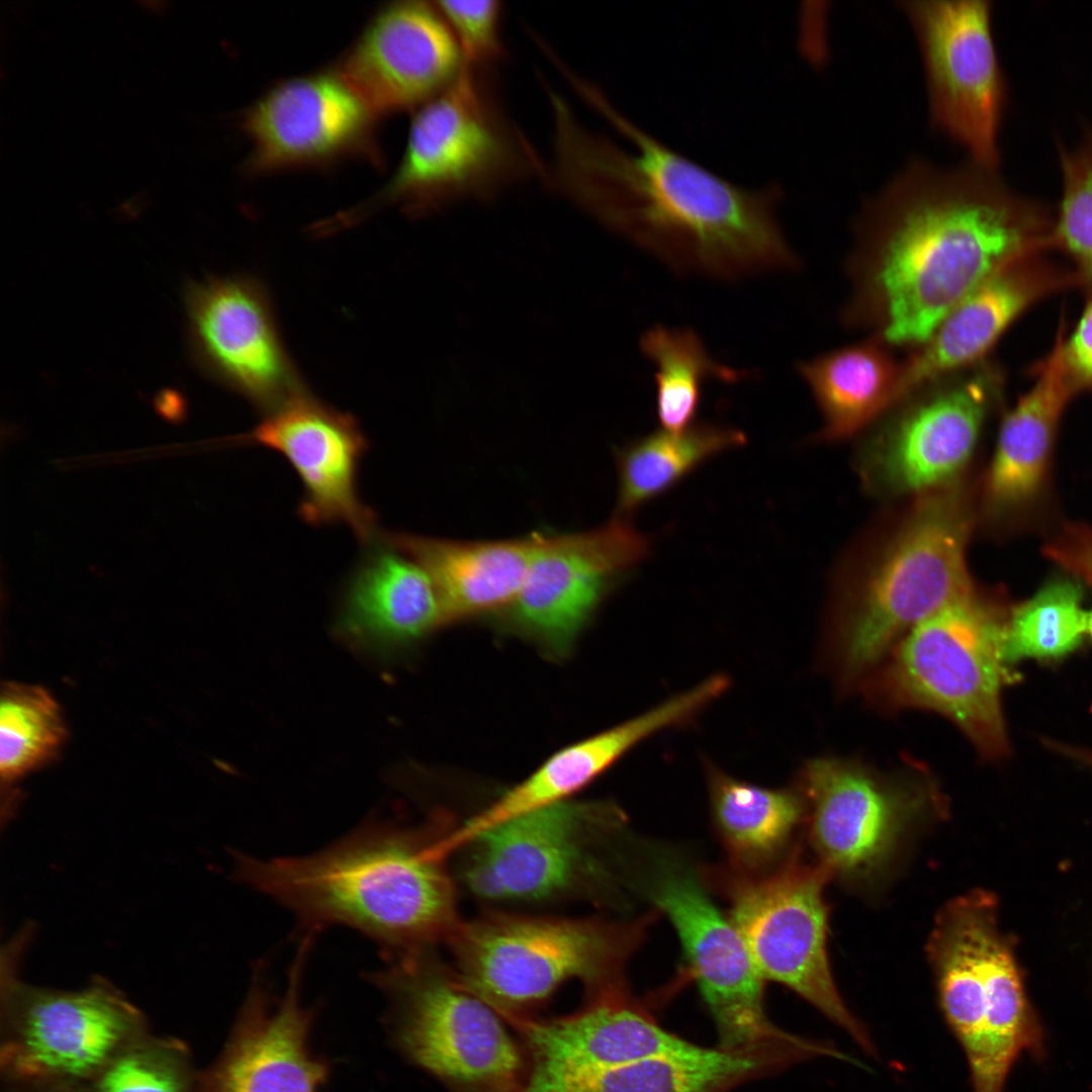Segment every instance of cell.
<instances>
[{
	"mask_svg": "<svg viewBox=\"0 0 1092 1092\" xmlns=\"http://www.w3.org/2000/svg\"><path fill=\"white\" fill-rule=\"evenodd\" d=\"M434 3L458 44L463 66L494 72L506 57L502 3L494 0Z\"/></svg>",
	"mask_w": 1092,
	"mask_h": 1092,
	"instance_id": "38",
	"label": "cell"
},
{
	"mask_svg": "<svg viewBox=\"0 0 1092 1092\" xmlns=\"http://www.w3.org/2000/svg\"><path fill=\"white\" fill-rule=\"evenodd\" d=\"M622 812L603 803L566 801L481 833L467 849L463 877L477 896L535 901L609 884L597 844L623 825ZM460 850V851H461Z\"/></svg>",
	"mask_w": 1092,
	"mask_h": 1092,
	"instance_id": "11",
	"label": "cell"
},
{
	"mask_svg": "<svg viewBox=\"0 0 1092 1092\" xmlns=\"http://www.w3.org/2000/svg\"><path fill=\"white\" fill-rule=\"evenodd\" d=\"M916 34L931 120L994 171L1005 84L991 30L990 2H901Z\"/></svg>",
	"mask_w": 1092,
	"mask_h": 1092,
	"instance_id": "13",
	"label": "cell"
},
{
	"mask_svg": "<svg viewBox=\"0 0 1092 1092\" xmlns=\"http://www.w3.org/2000/svg\"><path fill=\"white\" fill-rule=\"evenodd\" d=\"M651 546L649 536L617 517L588 531L540 532L524 583L500 613L516 631L563 655Z\"/></svg>",
	"mask_w": 1092,
	"mask_h": 1092,
	"instance_id": "15",
	"label": "cell"
},
{
	"mask_svg": "<svg viewBox=\"0 0 1092 1092\" xmlns=\"http://www.w3.org/2000/svg\"><path fill=\"white\" fill-rule=\"evenodd\" d=\"M1064 325L1051 352L1033 368L1034 381L1002 421L986 481L993 507L1026 500L1039 487L1060 419L1079 391L1064 356Z\"/></svg>",
	"mask_w": 1092,
	"mask_h": 1092,
	"instance_id": "29",
	"label": "cell"
},
{
	"mask_svg": "<svg viewBox=\"0 0 1092 1092\" xmlns=\"http://www.w3.org/2000/svg\"><path fill=\"white\" fill-rule=\"evenodd\" d=\"M1006 615L974 590L953 600L909 630L868 674V697L888 709L941 714L984 758L1005 757L1001 692L1015 679L1002 657Z\"/></svg>",
	"mask_w": 1092,
	"mask_h": 1092,
	"instance_id": "6",
	"label": "cell"
},
{
	"mask_svg": "<svg viewBox=\"0 0 1092 1092\" xmlns=\"http://www.w3.org/2000/svg\"><path fill=\"white\" fill-rule=\"evenodd\" d=\"M374 111L336 71L283 81L246 112L253 171L323 164L369 146Z\"/></svg>",
	"mask_w": 1092,
	"mask_h": 1092,
	"instance_id": "21",
	"label": "cell"
},
{
	"mask_svg": "<svg viewBox=\"0 0 1092 1092\" xmlns=\"http://www.w3.org/2000/svg\"><path fill=\"white\" fill-rule=\"evenodd\" d=\"M829 875L798 856L769 873L736 872L725 878L729 919L764 981L790 988L874 1055L870 1032L845 1005L829 967L823 899Z\"/></svg>",
	"mask_w": 1092,
	"mask_h": 1092,
	"instance_id": "10",
	"label": "cell"
},
{
	"mask_svg": "<svg viewBox=\"0 0 1092 1092\" xmlns=\"http://www.w3.org/2000/svg\"><path fill=\"white\" fill-rule=\"evenodd\" d=\"M197 1077L183 1042L148 1033L112 1061L91 1092H195Z\"/></svg>",
	"mask_w": 1092,
	"mask_h": 1092,
	"instance_id": "36",
	"label": "cell"
},
{
	"mask_svg": "<svg viewBox=\"0 0 1092 1092\" xmlns=\"http://www.w3.org/2000/svg\"><path fill=\"white\" fill-rule=\"evenodd\" d=\"M1050 749L1092 768V749L1044 739Z\"/></svg>",
	"mask_w": 1092,
	"mask_h": 1092,
	"instance_id": "41",
	"label": "cell"
},
{
	"mask_svg": "<svg viewBox=\"0 0 1092 1092\" xmlns=\"http://www.w3.org/2000/svg\"><path fill=\"white\" fill-rule=\"evenodd\" d=\"M877 336L798 365L818 403L826 438L847 437L897 403L901 363Z\"/></svg>",
	"mask_w": 1092,
	"mask_h": 1092,
	"instance_id": "30",
	"label": "cell"
},
{
	"mask_svg": "<svg viewBox=\"0 0 1092 1092\" xmlns=\"http://www.w3.org/2000/svg\"><path fill=\"white\" fill-rule=\"evenodd\" d=\"M493 73L462 66L441 94L415 112L389 181L334 219L335 226L382 205L421 214L463 199L494 197L529 178L541 181L544 157L506 111Z\"/></svg>",
	"mask_w": 1092,
	"mask_h": 1092,
	"instance_id": "4",
	"label": "cell"
},
{
	"mask_svg": "<svg viewBox=\"0 0 1092 1092\" xmlns=\"http://www.w3.org/2000/svg\"><path fill=\"white\" fill-rule=\"evenodd\" d=\"M1037 252L1003 268L949 310L901 363L897 401L923 385L987 361L995 344L1028 307L1075 281L1073 274L1038 259Z\"/></svg>",
	"mask_w": 1092,
	"mask_h": 1092,
	"instance_id": "23",
	"label": "cell"
},
{
	"mask_svg": "<svg viewBox=\"0 0 1092 1092\" xmlns=\"http://www.w3.org/2000/svg\"><path fill=\"white\" fill-rule=\"evenodd\" d=\"M1086 630L1092 636V613L1087 616V628Z\"/></svg>",
	"mask_w": 1092,
	"mask_h": 1092,
	"instance_id": "42",
	"label": "cell"
},
{
	"mask_svg": "<svg viewBox=\"0 0 1092 1092\" xmlns=\"http://www.w3.org/2000/svg\"><path fill=\"white\" fill-rule=\"evenodd\" d=\"M1062 166L1064 192L1050 246L1072 260L1077 281L1092 286V136L1075 153H1063Z\"/></svg>",
	"mask_w": 1092,
	"mask_h": 1092,
	"instance_id": "37",
	"label": "cell"
},
{
	"mask_svg": "<svg viewBox=\"0 0 1092 1092\" xmlns=\"http://www.w3.org/2000/svg\"><path fill=\"white\" fill-rule=\"evenodd\" d=\"M713 821L735 872L765 871L787 845L803 817L798 795L710 770Z\"/></svg>",
	"mask_w": 1092,
	"mask_h": 1092,
	"instance_id": "32",
	"label": "cell"
},
{
	"mask_svg": "<svg viewBox=\"0 0 1092 1092\" xmlns=\"http://www.w3.org/2000/svg\"><path fill=\"white\" fill-rule=\"evenodd\" d=\"M527 1061L526 1082H560L676 1052L694 1042L666 1030L629 991L587 998L578 1011L512 1023Z\"/></svg>",
	"mask_w": 1092,
	"mask_h": 1092,
	"instance_id": "22",
	"label": "cell"
},
{
	"mask_svg": "<svg viewBox=\"0 0 1092 1092\" xmlns=\"http://www.w3.org/2000/svg\"><path fill=\"white\" fill-rule=\"evenodd\" d=\"M798 1063L796 1050L770 1042L745 1050L691 1046L523 1092H731Z\"/></svg>",
	"mask_w": 1092,
	"mask_h": 1092,
	"instance_id": "27",
	"label": "cell"
},
{
	"mask_svg": "<svg viewBox=\"0 0 1092 1092\" xmlns=\"http://www.w3.org/2000/svg\"><path fill=\"white\" fill-rule=\"evenodd\" d=\"M735 428L700 423L680 432H652L615 449L618 491L614 516L629 519L711 458L746 444Z\"/></svg>",
	"mask_w": 1092,
	"mask_h": 1092,
	"instance_id": "31",
	"label": "cell"
},
{
	"mask_svg": "<svg viewBox=\"0 0 1092 1092\" xmlns=\"http://www.w3.org/2000/svg\"><path fill=\"white\" fill-rule=\"evenodd\" d=\"M1043 553L1070 572L1092 584V528L1084 524L1064 527Z\"/></svg>",
	"mask_w": 1092,
	"mask_h": 1092,
	"instance_id": "39",
	"label": "cell"
},
{
	"mask_svg": "<svg viewBox=\"0 0 1092 1092\" xmlns=\"http://www.w3.org/2000/svg\"><path fill=\"white\" fill-rule=\"evenodd\" d=\"M567 81L631 149L587 127L550 89L545 186L679 273L732 279L798 264L777 218L776 189L722 178L637 125L597 84L575 72Z\"/></svg>",
	"mask_w": 1092,
	"mask_h": 1092,
	"instance_id": "1",
	"label": "cell"
},
{
	"mask_svg": "<svg viewBox=\"0 0 1092 1092\" xmlns=\"http://www.w3.org/2000/svg\"><path fill=\"white\" fill-rule=\"evenodd\" d=\"M60 705L44 688L4 682L0 698V776L12 786L54 760L67 739Z\"/></svg>",
	"mask_w": 1092,
	"mask_h": 1092,
	"instance_id": "34",
	"label": "cell"
},
{
	"mask_svg": "<svg viewBox=\"0 0 1092 1092\" xmlns=\"http://www.w3.org/2000/svg\"><path fill=\"white\" fill-rule=\"evenodd\" d=\"M1052 226L994 171L912 163L874 199L858 228L848 317L889 346L919 347L979 285L1049 246Z\"/></svg>",
	"mask_w": 1092,
	"mask_h": 1092,
	"instance_id": "2",
	"label": "cell"
},
{
	"mask_svg": "<svg viewBox=\"0 0 1092 1092\" xmlns=\"http://www.w3.org/2000/svg\"><path fill=\"white\" fill-rule=\"evenodd\" d=\"M996 910L995 898L984 891L953 899L939 912L927 945L939 1006L970 1073L979 1066L984 1046V956Z\"/></svg>",
	"mask_w": 1092,
	"mask_h": 1092,
	"instance_id": "28",
	"label": "cell"
},
{
	"mask_svg": "<svg viewBox=\"0 0 1092 1092\" xmlns=\"http://www.w3.org/2000/svg\"><path fill=\"white\" fill-rule=\"evenodd\" d=\"M186 304L195 356L219 382L265 414L302 387L256 280L240 275L195 283Z\"/></svg>",
	"mask_w": 1092,
	"mask_h": 1092,
	"instance_id": "19",
	"label": "cell"
},
{
	"mask_svg": "<svg viewBox=\"0 0 1092 1092\" xmlns=\"http://www.w3.org/2000/svg\"><path fill=\"white\" fill-rule=\"evenodd\" d=\"M380 537L430 574L451 621L504 611L524 583L540 532L474 541L405 531H381Z\"/></svg>",
	"mask_w": 1092,
	"mask_h": 1092,
	"instance_id": "26",
	"label": "cell"
},
{
	"mask_svg": "<svg viewBox=\"0 0 1092 1092\" xmlns=\"http://www.w3.org/2000/svg\"><path fill=\"white\" fill-rule=\"evenodd\" d=\"M368 544L344 584L338 627L377 651L410 644L448 622L440 592L415 559L381 539Z\"/></svg>",
	"mask_w": 1092,
	"mask_h": 1092,
	"instance_id": "25",
	"label": "cell"
},
{
	"mask_svg": "<svg viewBox=\"0 0 1092 1092\" xmlns=\"http://www.w3.org/2000/svg\"><path fill=\"white\" fill-rule=\"evenodd\" d=\"M1003 373L985 361L914 390L874 453L876 476L896 493L949 486L969 462Z\"/></svg>",
	"mask_w": 1092,
	"mask_h": 1092,
	"instance_id": "18",
	"label": "cell"
},
{
	"mask_svg": "<svg viewBox=\"0 0 1092 1092\" xmlns=\"http://www.w3.org/2000/svg\"><path fill=\"white\" fill-rule=\"evenodd\" d=\"M462 66L435 3L405 1L371 20L337 72L381 115L417 111L441 94Z\"/></svg>",
	"mask_w": 1092,
	"mask_h": 1092,
	"instance_id": "20",
	"label": "cell"
},
{
	"mask_svg": "<svg viewBox=\"0 0 1092 1092\" xmlns=\"http://www.w3.org/2000/svg\"><path fill=\"white\" fill-rule=\"evenodd\" d=\"M645 882L648 898L673 925L689 971L713 1018L718 1045L745 1050L789 1032L764 1009V979L739 932L724 916L698 876L678 858L655 856Z\"/></svg>",
	"mask_w": 1092,
	"mask_h": 1092,
	"instance_id": "12",
	"label": "cell"
},
{
	"mask_svg": "<svg viewBox=\"0 0 1092 1092\" xmlns=\"http://www.w3.org/2000/svg\"><path fill=\"white\" fill-rule=\"evenodd\" d=\"M641 923L492 913L459 923L449 940L462 985L507 1022L532 1017L564 983L587 998L629 991L625 965Z\"/></svg>",
	"mask_w": 1092,
	"mask_h": 1092,
	"instance_id": "5",
	"label": "cell"
},
{
	"mask_svg": "<svg viewBox=\"0 0 1092 1092\" xmlns=\"http://www.w3.org/2000/svg\"><path fill=\"white\" fill-rule=\"evenodd\" d=\"M640 349L656 365V414L666 431L680 432L693 426L706 380L736 382L745 376L716 362L690 329L654 326L641 337Z\"/></svg>",
	"mask_w": 1092,
	"mask_h": 1092,
	"instance_id": "33",
	"label": "cell"
},
{
	"mask_svg": "<svg viewBox=\"0 0 1092 1092\" xmlns=\"http://www.w3.org/2000/svg\"><path fill=\"white\" fill-rule=\"evenodd\" d=\"M422 830L370 822L313 853L259 859L234 852L237 878L288 908L314 933L354 928L389 958L449 938L457 919L445 860Z\"/></svg>",
	"mask_w": 1092,
	"mask_h": 1092,
	"instance_id": "3",
	"label": "cell"
},
{
	"mask_svg": "<svg viewBox=\"0 0 1092 1092\" xmlns=\"http://www.w3.org/2000/svg\"><path fill=\"white\" fill-rule=\"evenodd\" d=\"M1064 356L1078 389L1092 392V297L1070 336H1064Z\"/></svg>",
	"mask_w": 1092,
	"mask_h": 1092,
	"instance_id": "40",
	"label": "cell"
},
{
	"mask_svg": "<svg viewBox=\"0 0 1092 1092\" xmlns=\"http://www.w3.org/2000/svg\"><path fill=\"white\" fill-rule=\"evenodd\" d=\"M699 710L697 695L685 692L629 721L559 750L531 776L462 825L437 836L433 842L434 853L446 859L492 827L569 801L573 793L590 783L638 742L690 719Z\"/></svg>",
	"mask_w": 1092,
	"mask_h": 1092,
	"instance_id": "24",
	"label": "cell"
},
{
	"mask_svg": "<svg viewBox=\"0 0 1092 1092\" xmlns=\"http://www.w3.org/2000/svg\"><path fill=\"white\" fill-rule=\"evenodd\" d=\"M1082 589L1070 580L1046 584L1007 613L1002 657L1010 667L1023 658L1057 659L1075 650L1087 628Z\"/></svg>",
	"mask_w": 1092,
	"mask_h": 1092,
	"instance_id": "35",
	"label": "cell"
},
{
	"mask_svg": "<svg viewBox=\"0 0 1092 1092\" xmlns=\"http://www.w3.org/2000/svg\"><path fill=\"white\" fill-rule=\"evenodd\" d=\"M367 974L385 996L389 1040L451 1092H523L527 1061L504 1018L426 950Z\"/></svg>",
	"mask_w": 1092,
	"mask_h": 1092,
	"instance_id": "8",
	"label": "cell"
},
{
	"mask_svg": "<svg viewBox=\"0 0 1092 1092\" xmlns=\"http://www.w3.org/2000/svg\"><path fill=\"white\" fill-rule=\"evenodd\" d=\"M971 527L959 490L924 494L834 628L841 681L863 679L915 625L973 590L966 563Z\"/></svg>",
	"mask_w": 1092,
	"mask_h": 1092,
	"instance_id": "7",
	"label": "cell"
},
{
	"mask_svg": "<svg viewBox=\"0 0 1092 1092\" xmlns=\"http://www.w3.org/2000/svg\"><path fill=\"white\" fill-rule=\"evenodd\" d=\"M229 442L262 446L284 457L302 485L297 513L306 524L345 525L365 546L377 539V516L361 498L358 484L369 444L351 414L302 386Z\"/></svg>",
	"mask_w": 1092,
	"mask_h": 1092,
	"instance_id": "16",
	"label": "cell"
},
{
	"mask_svg": "<svg viewBox=\"0 0 1092 1092\" xmlns=\"http://www.w3.org/2000/svg\"><path fill=\"white\" fill-rule=\"evenodd\" d=\"M3 953L0 1073L3 1092H91L130 1044L148 1034L142 1012L96 978L79 991L27 985Z\"/></svg>",
	"mask_w": 1092,
	"mask_h": 1092,
	"instance_id": "9",
	"label": "cell"
},
{
	"mask_svg": "<svg viewBox=\"0 0 1092 1092\" xmlns=\"http://www.w3.org/2000/svg\"><path fill=\"white\" fill-rule=\"evenodd\" d=\"M306 934L288 970L282 994L254 969L246 999L217 1059L197 1077L195 1092H320L331 1063L314 1053L318 1008L302 1002V979L312 943Z\"/></svg>",
	"mask_w": 1092,
	"mask_h": 1092,
	"instance_id": "17",
	"label": "cell"
},
{
	"mask_svg": "<svg viewBox=\"0 0 1092 1092\" xmlns=\"http://www.w3.org/2000/svg\"><path fill=\"white\" fill-rule=\"evenodd\" d=\"M802 787L818 863L845 878L881 869L908 828L939 801L921 774L889 776L836 757L809 761Z\"/></svg>",
	"mask_w": 1092,
	"mask_h": 1092,
	"instance_id": "14",
	"label": "cell"
}]
</instances>
